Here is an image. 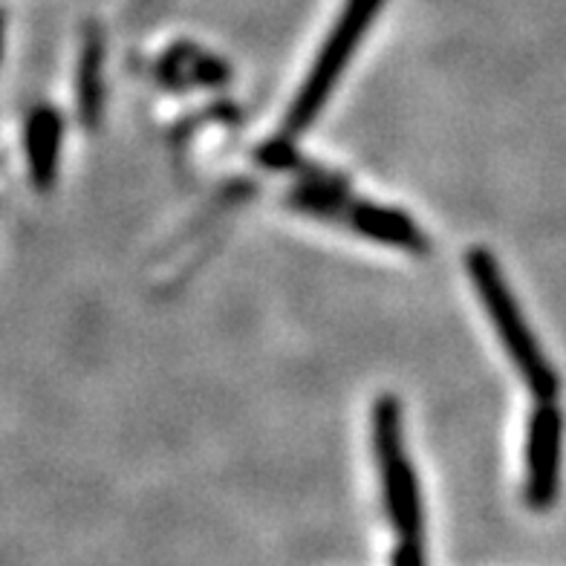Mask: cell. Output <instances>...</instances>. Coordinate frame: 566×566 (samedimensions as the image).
<instances>
[{
  "label": "cell",
  "mask_w": 566,
  "mask_h": 566,
  "mask_svg": "<svg viewBox=\"0 0 566 566\" xmlns=\"http://www.w3.org/2000/svg\"><path fill=\"white\" fill-rule=\"evenodd\" d=\"M373 454L379 462L381 503L388 514L396 544L424 546V512L419 478L410 465L402 431V405L394 394L373 402Z\"/></svg>",
  "instance_id": "obj_2"
},
{
  "label": "cell",
  "mask_w": 566,
  "mask_h": 566,
  "mask_svg": "<svg viewBox=\"0 0 566 566\" xmlns=\"http://www.w3.org/2000/svg\"><path fill=\"white\" fill-rule=\"evenodd\" d=\"M165 82H171V75H179L177 87L182 84H223L229 82V67L223 61L209 53H200L195 44H177L168 50L159 61Z\"/></svg>",
  "instance_id": "obj_9"
},
{
  "label": "cell",
  "mask_w": 566,
  "mask_h": 566,
  "mask_svg": "<svg viewBox=\"0 0 566 566\" xmlns=\"http://www.w3.org/2000/svg\"><path fill=\"white\" fill-rule=\"evenodd\" d=\"M61 139H64V119L53 105L32 107L23 127V148H27V168L32 186L38 191H50L59 177Z\"/></svg>",
  "instance_id": "obj_6"
},
{
  "label": "cell",
  "mask_w": 566,
  "mask_h": 566,
  "mask_svg": "<svg viewBox=\"0 0 566 566\" xmlns=\"http://www.w3.org/2000/svg\"><path fill=\"white\" fill-rule=\"evenodd\" d=\"M560 460H564V410L555 402H537L526 424V478L523 497L535 512L558 503Z\"/></svg>",
  "instance_id": "obj_5"
},
{
  "label": "cell",
  "mask_w": 566,
  "mask_h": 566,
  "mask_svg": "<svg viewBox=\"0 0 566 566\" xmlns=\"http://www.w3.org/2000/svg\"><path fill=\"white\" fill-rule=\"evenodd\" d=\"M286 206L301 214L318 217L327 223L344 226L353 229L356 234L385 247L405 249L410 254H428L431 240L417 226V220H410L402 209H390V206H379V202L356 200L350 195V188H333L318 186V182H298L286 195Z\"/></svg>",
  "instance_id": "obj_4"
},
{
  "label": "cell",
  "mask_w": 566,
  "mask_h": 566,
  "mask_svg": "<svg viewBox=\"0 0 566 566\" xmlns=\"http://www.w3.org/2000/svg\"><path fill=\"white\" fill-rule=\"evenodd\" d=\"M381 7H385V0H344L342 15L333 23L327 41L321 44L313 67H310L306 82L301 84L295 98H292L290 111L283 116V136L298 139L313 127L321 111L327 107L338 78H342V73L356 55L358 44L365 41L373 21L379 18Z\"/></svg>",
  "instance_id": "obj_3"
},
{
  "label": "cell",
  "mask_w": 566,
  "mask_h": 566,
  "mask_svg": "<svg viewBox=\"0 0 566 566\" xmlns=\"http://www.w3.org/2000/svg\"><path fill=\"white\" fill-rule=\"evenodd\" d=\"M102 67H105V35L98 30V23H87L82 59H78V78H75L78 116H82V125L87 130H96L98 122H102V107H105V78H102Z\"/></svg>",
  "instance_id": "obj_7"
},
{
  "label": "cell",
  "mask_w": 566,
  "mask_h": 566,
  "mask_svg": "<svg viewBox=\"0 0 566 566\" xmlns=\"http://www.w3.org/2000/svg\"><path fill=\"white\" fill-rule=\"evenodd\" d=\"M258 163L269 171H286L301 177V182H318V186H333V188H350V182L342 177V174L329 171L324 165L306 159L304 154H298V148L292 145L290 136H277V139H266L258 148Z\"/></svg>",
  "instance_id": "obj_8"
},
{
  "label": "cell",
  "mask_w": 566,
  "mask_h": 566,
  "mask_svg": "<svg viewBox=\"0 0 566 566\" xmlns=\"http://www.w3.org/2000/svg\"><path fill=\"white\" fill-rule=\"evenodd\" d=\"M465 266H469L480 304L492 318L500 344H503L506 356L512 358L514 370L523 379V385L530 388L537 402H555L560 394L558 370L552 367V361L541 350V344H537L535 333L523 318L517 298L509 290L494 254L483 247H474L465 254Z\"/></svg>",
  "instance_id": "obj_1"
}]
</instances>
